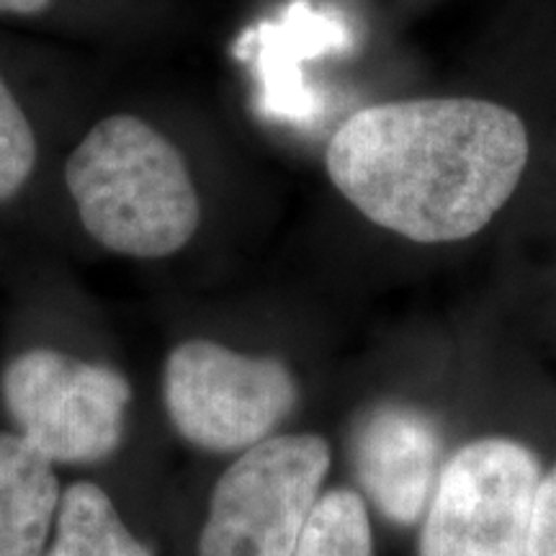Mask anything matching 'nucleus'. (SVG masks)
Segmentation results:
<instances>
[{"mask_svg": "<svg viewBox=\"0 0 556 556\" xmlns=\"http://www.w3.org/2000/svg\"><path fill=\"white\" fill-rule=\"evenodd\" d=\"M526 124L482 99H415L366 106L332 135L325 165L336 189L374 225L438 245L495 219L528 165Z\"/></svg>", "mask_w": 556, "mask_h": 556, "instance_id": "nucleus-1", "label": "nucleus"}, {"mask_svg": "<svg viewBox=\"0 0 556 556\" xmlns=\"http://www.w3.org/2000/svg\"><path fill=\"white\" fill-rule=\"evenodd\" d=\"M281 361L253 358L212 340L180 343L165 364V405L186 441L204 451H248L296 405Z\"/></svg>", "mask_w": 556, "mask_h": 556, "instance_id": "nucleus-6", "label": "nucleus"}, {"mask_svg": "<svg viewBox=\"0 0 556 556\" xmlns=\"http://www.w3.org/2000/svg\"><path fill=\"white\" fill-rule=\"evenodd\" d=\"M52 0H0V13H21V16H34L45 13Z\"/></svg>", "mask_w": 556, "mask_h": 556, "instance_id": "nucleus-13", "label": "nucleus"}, {"mask_svg": "<svg viewBox=\"0 0 556 556\" xmlns=\"http://www.w3.org/2000/svg\"><path fill=\"white\" fill-rule=\"evenodd\" d=\"M45 556H152L131 536L101 486L70 484L60 497L58 536Z\"/></svg>", "mask_w": 556, "mask_h": 556, "instance_id": "nucleus-9", "label": "nucleus"}, {"mask_svg": "<svg viewBox=\"0 0 556 556\" xmlns=\"http://www.w3.org/2000/svg\"><path fill=\"white\" fill-rule=\"evenodd\" d=\"M291 556H374L366 503L351 490H332L312 507Z\"/></svg>", "mask_w": 556, "mask_h": 556, "instance_id": "nucleus-10", "label": "nucleus"}, {"mask_svg": "<svg viewBox=\"0 0 556 556\" xmlns=\"http://www.w3.org/2000/svg\"><path fill=\"white\" fill-rule=\"evenodd\" d=\"M37 165V137L18 101L0 78V201L24 189Z\"/></svg>", "mask_w": 556, "mask_h": 556, "instance_id": "nucleus-11", "label": "nucleus"}, {"mask_svg": "<svg viewBox=\"0 0 556 556\" xmlns=\"http://www.w3.org/2000/svg\"><path fill=\"white\" fill-rule=\"evenodd\" d=\"M539 458L513 438H479L443 464L420 556H528Z\"/></svg>", "mask_w": 556, "mask_h": 556, "instance_id": "nucleus-4", "label": "nucleus"}, {"mask_svg": "<svg viewBox=\"0 0 556 556\" xmlns=\"http://www.w3.org/2000/svg\"><path fill=\"white\" fill-rule=\"evenodd\" d=\"M3 402L29 446L52 464H93L124 435L129 381L111 366L34 348L5 366Z\"/></svg>", "mask_w": 556, "mask_h": 556, "instance_id": "nucleus-5", "label": "nucleus"}, {"mask_svg": "<svg viewBox=\"0 0 556 556\" xmlns=\"http://www.w3.org/2000/svg\"><path fill=\"white\" fill-rule=\"evenodd\" d=\"M358 482L387 520L413 526L426 516L443 469V433L422 409L387 402L353 433Z\"/></svg>", "mask_w": 556, "mask_h": 556, "instance_id": "nucleus-7", "label": "nucleus"}, {"mask_svg": "<svg viewBox=\"0 0 556 556\" xmlns=\"http://www.w3.org/2000/svg\"><path fill=\"white\" fill-rule=\"evenodd\" d=\"M528 556H556V467L541 477L533 505Z\"/></svg>", "mask_w": 556, "mask_h": 556, "instance_id": "nucleus-12", "label": "nucleus"}, {"mask_svg": "<svg viewBox=\"0 0 556 556\" xmlns=\"http://www.w3.org/2000/svg\"><path fill=\"white\" fill-rule=\"evenodd\" d=\"M330 469L319 435L255 443L219 477L199 556H291Z\"/></svg>", "mask_w": 556, "mask_h": 556, "instance_id": "nucleus-3", "label": "nucleus"}, {"mask_svg": "<svg viewBox=\"0 0 556 556\" xmlns=\"http://www.w3.org/2000/svg\"><path fill=\"white\" fill-rule=\"evenodd\" d=\"M70 197L99 245L129 258H165L197 235L201 206L176 144L148 122L109 116L65 165Z\"/></svg>", "mask_w": 556, "mask_h": 556, "instance_id": "nucleus-2", "label": "nucleus"}, {"mask_svg": "<svg viewBox=\"0 0 556 556\" xmlns=\"http://www.w3.org/2000/svg\"><path fill=\"white\" fill-rule=\"evenodd\" d=\"M58 507L52 462L21 435L0 433V556H45Z\"/></svg>", "mask_w": 556, "mask_h": 556, "instance_id": "nucleus-8", "label": "nucleus"}]
</instances>
